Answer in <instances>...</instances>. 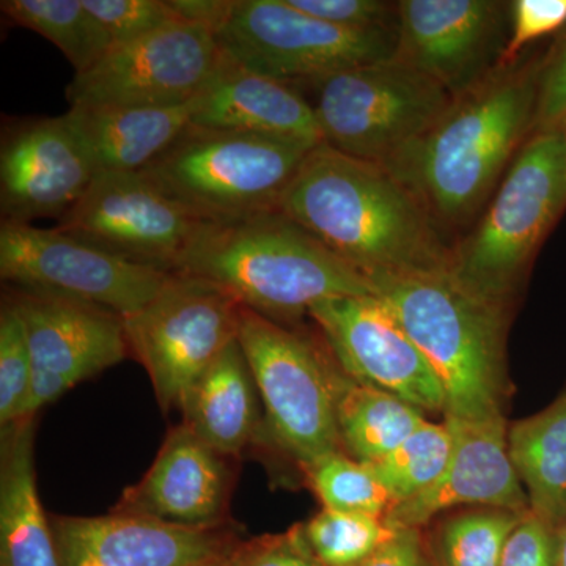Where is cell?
I'll list each match as a JSON object with an SVG mask.
<instances>
[{"mask_svg":"<svg viewBox=\"0 0 566 566\" xmlns=\"http://www.w3.org/2000/svg\"><path fill=\"white\" fill-rule=\"evenodd\" d=\"M334 395L342 450L360 463L382 460L427 420L401 398L354 381L337 363Z\"/></svg>","mask_w":566,"mask_h":566,"instance_id":"cell-26","label":"cell"},{"mask_svg":"<svg viewBox=\"0 0 566 566\" xmlns=\"http://www.w3.org/2000/svg\"><path fill=\"white\" fill-rule=\"evenodd\" d=\"M308 316L354 381L386 390L422 412H444V389L427 357L376 294L316 303Z\"/></svg>","mask_w":566,"mask_h":566,"instance_id":"cell-14","label":"cell"},{"mask_svg":"<svg viewBox=\"0 0 566 566\" xmlns=\"http://www.w3.org/2000/svg\"><path fill=\"white\" fill-rule=\"evenodd\" d=\"M207 222L142 172L98 174L55 229L126 262L177 274Z\"/></svg>","mask_w":566,"mask_h":566,"instance_id":"cell-12","label":"cell"},{"mask_svg":"<svg viewBox=\"0 0 566 566\" xmlns=\"http://www.w3.org/2000/svg\"><path fill=\"white\" fill-rule=\"evenodd\" d=\"M9 300L21 315L32 354L24 419L128 356L123 316L109 308L22 290Z\"/></svg>","mask_w":566,"mask_h":566,"instance_id":"cell-15","label":"cell"},{"mask_svg":"<svg viewBox=\"0 0 566 566\" xmlns=\"http://www.w3.org/2000/svg\"><path fill=\"white\" fill-rule=\"evenodd\" d=\"M279 211L364 275L446 270L450 245L386 167L316 145Z\"/></svg>","mask_w":566,"mask_h":566,"instance_id":"cell-2","label":"cell"},{"mask_svg":"<svg viewBox=\"0 0 566 566\" xmlns=\"http://www.w3.org/2000/svg\"><path fill=\"white\" fill-rule=\"evenodd\" d=\"M542 59L491 71L382 166L419 200L439 233L482 214L534 133Z\"/></svg>","mask_w":566,"mask_h":566,"instance_id":"cell-1","label":"cell"},{"mask_svg":"<svg viewBox=\"0 0 566 566\" xmlns=\"http://www.w3.org/2000/svg\"><path fill=\"white\" fill-rule=\"evenodd\" d=\"M301 471L323 509L386 517L395 505L392 495L376 479L370 465L342 450L303 465Z\"/></svg>","mask_w":566,"mask_h":566,"instance_id":"cell-30","label":"cell"},{"mask_svg":"<svg viewBox=\"0 0 566 566\" xmlns=\"http://www.w3.org/2000/svg\"><path fill=\"white\" fill-rule=\"evenodd\" d=\"M33 419L2 428L0 566H61L51 520L36 490Z\"/></svg>","mask_w":566,"mask_h":566,"instance_id":"cell-23","label":"cell"},{"mask_svg":"<svg viewBox=\"0 0 566 566\" xmlns=\"http://www.w3.org/2000/svg\"><path fill=\"white\" fill-rule=\"evenodd\" d=\"M177 274L216 283L243 307L282 324L322 301L375 294L367 275L281 211L207 223Z\"/></svg>","mask_w":566,"mask_h":566,"instance_id":"cell-4","label":"cell"},{"mask_svg":"<svg viewBox=\"0 0 566 566\" xmlns=\"http://www.w3.org/2000/svg\"><path fill=\"white\" fill-rule=\"evenodd\" d=\"M305 14L352 31H392L397 3L382 0H289Z\"/></svg>","mask_w":566,"mask_h":566,"instance_id":"cell-36","label":"cell"},{"mask_svg":"<svg viewBox=\"0 0 566 566\" xmlns=\"http://www.w3.org/2000/svg\"><path fill=\"white\" fill-rule=\"evenodd\" d=\"M453 452L444 474L423 493L394 505L385 520L395 531L427 526L439 513L457 506L531 512L528 499L509 452L505 417L465 422L446 417Z\"/></svg>","mask_w":566,"mask_h":566,"instance_id":"cell-19","label":"cell"},{"mask_svg":"<svg viewBox=\"0 0 566 566\" xmlns=\"http://www.w3.org/2000/svg\"><path fill=\"white\" fill-rule=\"evenodd\" d=\"M227 560L230 566H323L305 538L303 524L285 534L241 539Z\"/></svg>","mask_w":566,"mask_h":566,"instance_id":"cell-35","label":"cell"},{"mask_svg":"<svg viewBox=\"0 0 566 566\" xmlns=\"http://www.w3.org/2000/svg\"><path fill=\"white\" fill-rule=\"evenodd\" d=\"M566 122V29L543 55L536 95L535 132L560 129Z\"/></svg>","mask_w":566,"mask_h":566,"instance_id":"cell-37","label":"cell"},{"mask_svg":"<svg viewBox=\"0 0 566 566\" xmlns=\"http://www.w3.org/2000/svg\"><path fill=\"white\" fill-rule=\"evenodd\" d=\"M32 371L24 323L7 297L0 311V427L24 419L32 390Z\"/></svg>","mask_w":566,"mask_h":566,"instance_id":"cell-32","label":"cell"},{"mask_svg":"<svg viewBox=\"0 0 566 566\" xmlns=\"http://www.w3.org/2000/svg\"><path fill=\"white\" fill-rule=\"evenodd\" d=\"M367 279L438 375L446 417L483 422L504 416L509 307L480 296L449 268Z\"/></svg>","mask_w":566,"mask_h":566,"instance_id":"cell-3","label":"cell"},{"mask_svg":"<svg viewBox=\"0 0 566 566\" xmlns=\"http://www.w3.org/2000/svg\"><path fill=\"white\" fill-rule=\"evenodd\" d=\"M356 566H434L419 528H400L378 551Z\"/></svg>","mask_w":566,"mask_h":566,"instance_id":"cell-39","label":"cell"},{"mask_svg":"<svg viewBox=\"0 0 566 566\" xmlns=\"http://www.w3.org/2000/svg\"><path fill=\"white\" fill-rule=\"evenodd\" d=\"M232 3L233 0H170L178 20L202 25L214 35L229 17Z\"/></svg>","mask_w":566,"mask_h":566,"instance_id":"cell-40","label":"cell"},{"mask_svg":"<svg viewBox=\"0 0 566 566\" xmlns=\"http://www.w3.org/2000/svg\"><path fill=\"white\" fill-rule=\"evenodd\" d=\"M192 125L318 145L311 103L296 84L264 76L227 57L193 98Z\"/></svg>","mask_w":566,"mask_h":566,"instance_id":"cell-21","label":"cell"},{"mask_svg":"<svg viewBox=\"0 0 566 566\" xmlns=\"http://www.w3.org/2000/svg\"><path fill=\"white\" fill-rule=\"evenodd\" d=\"M216 39L245 69L294 84L394 57L397 29L352 31L316 20L289 0H233Z\"/></svg>","mask_w":566,"mask_h":566,"instance_id":"cell-10","label":"cell"},{"mask_svg":"<svg viewBox=\"0 0 566 566\" xmlns=\"http://www.w3.org/2000/svg\"><path fill=\"white\" fill-rule=\"evenodd\" d=\"M61 566H202L241 542L230 521L181 526L150 516H52Z\"/></svg>","mask_w":566,"mask_h":566,"instance_id":"cell-17","label":"cell"},{"mask_svg":"<svg viewBox=\"0 0 566 566\" xmlns=\"http://www.w3.org/2000/svg\"><path fill=\"white\" fill-rule=\"evenodd\" d=\"M88 153L69 118L20 123L0 147V211L6 221L62 218L95 178Z\"/></svg>","mask_w":566,"mask_h":566,"instance_id":"cell-18","label":"cell"},{"mask_svg":"<svg viewBox=\"0 0 566 566\" xmlns=\"http://www.w3.org/2000/svg\"><path fill=\"white\" fill-rule=\"evenodd\" d=\"M241 348L264 406L271 439L300 468L342 450L335 416V360L282 323L243 307ZM344 452V450H342Z\"/></svg>","mask_w":566,"mask_h":566,"instance_id":"cell-8","label":"cell"},{"mask_svg":"<svg viewBox=\"0 0 566 566\" xmlns=\"http://www.w3.org/2000/svg\"><path fill=\"white\" fill-rule=\"evenodd\" d=\"M560 532L532 512L521 517L499 566H558Z\"/></svg>","mask_w":566,"mask_h":566,"instance_id":"cell-38","label":"cell"},{"mask_svg":"<svg viewBox=\"0 0 566 566\" xmlns=\"http://www.w3.org/2000/svg\"><path fill=\"white\" fill-rule=\"evenodd\" d=\"M558 566H566V524L560 532V549H558Z\"/></svg>","mask_w":566,"mask_h":566,"instance_id":"cell-41","label":"cell"},{"mask_svg":"<svg viewBox=\"0 0 566 566\" xmlns=\"http://www.w3.org/2000/svg\"><path fill=\"white\" fill-rule=\"evenodd\" d=\"M243 305L222 286L172 274L161 292L123 316L129 352L144 365L164 412L238 340Z\"/></svg>","mask_w":566,"mask_h":566,"instance_id":"cell-9","label":"cell"},{"mask_svg":"<svg viewBox=\"0 0 566 566\" xmlns=\"http://www.w3.org/2000/svg\"><path fill=\"white\" fill-rule=\"evenodd\" d=\"M84 3L103 25L112 48L142 39L178 20L170 0H84Z\"/></svg>","mask_w":566,"mask_h":566,"instance_id":"cell-33","label":"cell"},{"mask_svg":"<svg viewBox=\"0 0 566 566\" xmlns=\"http://www.w3.org/2000/svg\"><path fill=\"white\" fill-rule=\"evenodd\" d=\"M255 379L240 340L221 356L182 395V423L216 452L238 457L260 428Z\"/></svg>","mask_w":566,"mask_h":566,"instance_id":"cell-24","label":"cell"},{"mask_svg":"<svg viewBox=\"0 0 566 566\" xmlns=\"http://www.w3.org/2000/svg\"><path fill=\"white\" fill-rule=\"evenodd\" d=\"M453 452V433L446 422L422 424L394 452L368 464L392 495L395 505L416 497L444 474Z\"/></svg>","mask_w":566,"mask_h":566,"instance_id":"cell-28","label":"cell"},{"mask_svg":"<svg viewBox=\"0 0 566 566\" xmlns=\"http://www.w3.org/2000/svg\"><path fill=\"white\" fill-rule=\"evenodd\" d=\"M305 538L323 566H356L374 556L397 531L385 517L323 509L303 524Z\"/></svg>","mask_w":566,"mask_h":566,"instance_id":"cell-31","label":"cell"},{"mask_svg":"<svg viewBox=\"0 0 566 566\" xmlns=\"http://www.w3.org/2000/svg\"><path fill=\"white\" fill-rule=\"evenodd\" d=\"M565 211L564 134L532 133L471 232L450 248V273L480 296L509 307Z\"/></svg>","mask_w":566,"mask_h":566,"instance_id":"cell-5","label":"cell"},{"mask_svg":"<svg viewBox=\"0 0 566 566\" xmlns=\"http://www.w3.org/2000/svg\"><path fill=\"white\" fill-rule=\"evenodd\" d=\"M562 134H564V139H565V144H566V122L564 123V125H562Z\"/></svg>","mask_w":566,"mask_h":566,"instance_id":"cell-43","label":"cell"},{"mask_svg":"<svg viewBox=\"0 0 566 566\" xmlns=\"http://www.w3.org/2000/svg\"><path fill=\"white\" fill-rule=\"evenodd\" d=\"M192 114L193 99L164 107H70L65 115L98 175L142 172L185 133Z\"/></svg>","mask_w":566,"mask_h":566,"instance_id":"cell-22","label":"cell"},{"mask_svg":"<svg viewBox=\"0 0 566 566\" xmlns=\"http://www.w3.org/2000/svg\"><path fill=\"white\" fill-rule=\"evenodd\" d=\"M0 10L14 25L50 40L76 74L91 70L111 51L109 36L84 0H2Z\"/></svg>","mask_w":566,"mask_h":566,"instance_id":"cell-27","label":"cell"},{"mask_svg":"<svg viewBox=\"0 0 566 566\" xmlns=\"http://www.w3.org/2000/svg\"><path fill=\"white\" fill-rule=\"evenodd\" d=\"M314 147L191 123L142 174L200 221L237 222L279 211Z\"/></svg>","mask_w":566,"mask_h":566,"instance_id":"cell-6","label":"cell"},{"mask_svg":"<svg viewBox=\"0 0 566 566\" xmlns=\"http://www.w3.org/2000/svg\"><path fill=\"white\" fill-rule=\"evenodd\" d=\"M526 513L476 509L447 517L434 536V566H499Z\"/></svg>","mask_w":566,"mask_h":566,"instance_id":"cell-29","label":"cell"},{"mask_svg":"<svg viewBox=\"0 0 566 566\" xmlns=\"http://www.w3.org/2000/svg\"><path fill=\"white\" fill-rule=\"evenodd\" d=\"M172 274L140 266L59 229L0 223V277L22 292L52 294L126 316L145 307Z\"/></svg>","mask_w":566,"mask_h":566,"instance_id":"cell-11","label":"cell"},{"mask_svg":"<svg viewBox=\"0 0 566 566\" xmlns=\"http://www.w3.org/2000/svg\"><path fill=\"white\" fill-rule=\"evenodd\" d=\"M227 557L219 558V560L210 562V564H205L202 566H230L229 560H227Z\"/></svg>","mask_w":566,"mask_h":566,"instance_id":"cell-42","label":"cell"},{"mask_svg":"<svg viewBox=\"0 0 566 566\" xmlns=\"http://www.w3.org/2000/svg\"><path fill=\"white\" fill-rule=\"evenodd\" d=\"M223 59L214 32L175 20L106 55L66 87L70 107H164L191 103Z\"/></svg>","mask_w":566,"mask_h":566,"instance_id":"cell-13","label":"cell"},{"mask_svg":"<svg viewBox=\"0 0 566 566\" xmlns=\"http://www.w3.org/2000/svg\"><path fill=\"white\" fill-rule=\"evenodd\" d=\"M226 460L185 423L178 424L147 474L125 490L112 512L192 527L227 523L232 472Z\"/></svg>","mask_w":566,"mask_h":566,"instance_id":"cell-20","label":"cell"},{"mask_svg":"<svg viewBox=\"0 0 566 566\" xmlns=\"http://www.w3.org/2000/svg\"><path fill=\"white\" fill-rule=\"evenodd\" d=\"M505 20L509 3L494 0H401L394 57L455 98L495 69Z\"/></svg>","mask_w":566,"mask_h":566,"instance_id":"cell-16","label":"cell"},{"mask_svg":"<svg viewBox=\"0 0 566 566\" xmlns=\"http://www.w3.org/2000/svg\"><path fill=\"white\" fill-rule=\"evenodd\" d=\"M509 452L531 512L562 532L566 524V390L509 430Z\"/></svg>","mask_w":566,"mask_h":566,"instance_id":"cell-25","label":"cell"},{"mask_svg":"<svg viewBox=\"0 0 566 566\" xmlns=\"http://www.w3.org/2000/svg\"><path fill=\"white\" fill-rule=\"evenodd\" d=\"M323 142L335 150L386 166L420 136L453 96L398 59L367 63L303 82Z\"/></svg>","mask_w":566,"mask_h":566,"instance_id":"cell-7","label":"cell"},{"mask_svg":"<svg viewBox=\"0 0 566 566\" xmlns=\"http://www.w3.org/2000/svg\"><path fill=\"white\" fill-rule=\"evenodd\" d=\"M510 35L495 69H513L531 44L566 29V0H515L509 3Z\"/></svg>","mask_w":566,"mask_h":566,"instance_id":"cell-34","label":"cell"}]
</instances>
